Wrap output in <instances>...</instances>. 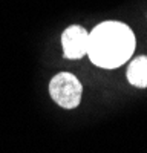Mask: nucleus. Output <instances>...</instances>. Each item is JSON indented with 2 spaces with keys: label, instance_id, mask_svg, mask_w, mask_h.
Returning <instances> with one entry per match:
<instances>
[{
  "label": "nucleus",
  "instance_id": "obj_1",
  "mask_svg": "<svg viewBox=\"0 0 147 153\" xmlns=\"http://www.w3.org/2000/svg\"><path fill=\"white\" fill-rule=\"evenodd\" d=\"M135 51V35L121 22H103L89 32L88 57L98 68L122 66Z\"/></svg>",
  "mask_w": 147,
  "mask_h": 153
},
{
  "label": "nucleus",
  "instance_id": "obj_2",
  "mask_svg": "<svg viewBox=\"0 0 147 153\" xmlns=\"http://www.w3.org/2000/svg\"><path fill=\"white\" fill-rule=\"evenodd\" d=\"M49 94L60 107L75 109L81 101L83 86L75 75L69 72H60L49 83Z\"/></svg>",
  "mask_w": 147,
  "mask_h": 153
},
{
  "label": "nucleus",
  "instance_id": "obj_3",
  "mask_svg": "<svg viewBox=\"0 0 147 153\" xmlns=\"http://www.w3.org/2000/svg\"><path fill=\"white\" fill-rule=\"evenodd\" d=\"M61 45H63V54L69 60H80L88 55L89 49V32L83 26L72 25L66 28L61 34Z\"/></svg>",
  "mask_w": 147,
  "mask_h": 153
},
{
  "label": "nucleus",
  "instance_id": "obj_4",
  "mask_svg": "<svg viewBox=\"0 0 147 153\" xmlns=\"http://www.w3.org/2000/svg\"><path fill=\"white\" fill-rule=\"evenodd\" d=\"M127 80L132 86L144 89L147 87V57L140 55L130 61L127 68Z\"/></svg>",
  "mask_w": 147,
  "mask_h": 153
}]
</instances>
